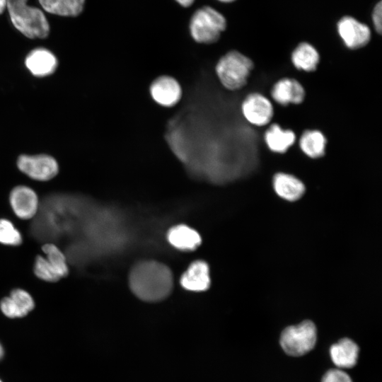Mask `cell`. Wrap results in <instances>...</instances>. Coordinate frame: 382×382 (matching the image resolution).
I'll return each instance as SVG.
<instances>
[{
  "label": "cell",
  "mask_w": 382,
  "mask_h": 382,
  "mask_svg": "<svg viewBox=\"0 0 382 382\" xmlns=\"http://www.w3.org/2000/svg\"><path fill=\"white\" fill-rule=\"evenodd\" d=\"M272 99L278 104L287 106L303 103L306 91L301 83L291 78H283L277 81L271 91Z\"/></svg>",
  "instance_id": "10"
},
{
  "label": "cell",
  "mask_w": 382,
  "mask_h": 382,
  "mask_svg": "<svg viewBox=\"0 0 382 382\" xmlns=\"http://www.w3.org/2000/svg\"><path fill=\"white\" fill-rule=\"evenodd\" d=\"M9 201L14 213L21 219H30L37 211V196L33 189L27 186L14 187L10 193Z\"/></svg>",
  "instance_id": "9"
},
{
  "label": "cell",
  "mask_w": 382,
  "mask_h": 382,
  "mask_svg": "<svg viewBox=\"0 0 382 382\" xmlns=\"http://www.w3.org/2000/svg\"><path fill=\"white\" fill-rule=\"evenodd\" d=\"M372 20L376 31L381 34L382 31V2L381 1L374 8Z\"/></svg>",
  "instance_id": "26"
},
{
  "label": "cell",
  "mask_w": 382,
  "mask_h": 382,
  "mask_svg": "<svg viewBox=\"0 0 382 382\" xmlns=\"http://www.w3.org/2000/svg\"><path fill=\"white\" fill-rule=\"evenodd\" d=\"M18 169L32 179L47 181L59 172L54 158L47 154L21 155L17 160Z\"/></svg>",
  "instance_id": "6"
},
{
  "label": "cell",
  "mask_w": 382,
  "mask_h": 382,
  "mask_svg": "<svg viewBox=\"0 0 382 382\" xmlns=\"http://www.w3.org/2000/svg\"><path fill=\"white\" fill-rule=\"evenodd\" d=\"M150 93L154 101L165 107L177 104L182 96L179 83L168 76H162L154 80L150 86Z\"/></svg>",
  "instance_id": "11"
},
{
  "label": "cell",
  "mask_w": 382,
  "mask_h": 382,
  "mask_svg": "<svg viewBox=\"0 0 382 382\" xmlns=\"http://www.w3.org/2000/svg\"><path fill=\"white\" fill-rule=\"evenodd\" d=\"M209 268L207 263L196 260L188 267L180 278L181 286L188 291H203L210 286Z\"/></svg>",
  "instance_id": "14"
},
{
  "label": "cell",
  "mask_w": 382,
  "mask_h": 382,
  "mask_svg": "<svg viewBox=\"0 0 382 382\" xmlns=\"http://www.w3.org/2000/svg\"><path fill=\"white\" fill-rule=\"evenodd\" d=\"M253 68L254 63L249 57L232 50L219 59L215 70L223 86L237 91L246 85Z\"/></svg>",
  "instance_id": "3"
},
{
  "label": "cell",
  "mask_w": 382,
  "mask_h": 382,
  "mask_svg": "<svg viewBox=\"0 0 382 382\" xmlns=\"http://www.w3.org/2000/svg\"><path fill=\"white\" fill-rule=\"evenodd\" d=\"M85 0H59V16L76 17L83 11Z\"/></svg>",
  "instance_id": "24"
},
{
  "label": "cell",
  "mask_w": 382,
  "mask_h": 382,
  "mask_svg": "<svg viewBox=\"0 0 382 382\" xmlns=\"http://www.w3.org/2000/svg\"><path fill=\"white\" fill-rule=\"evenodd\" d=\"M46 259L52 265L57 275L62 278L69 273L66 257L59 248L52 243H46L42 247Z\"/></svg>",
  "instance_id": "21"
},
{
  "label": "cell",
  "mask_w": 382,
  "mask_h": 382,
  "mask_svg": "<svg viewBox=\"0 0 382 382\" xmlns=\"http://www.w3.org/2000/svg\"><path fill=\"white\" fill-rule=\"evenodd\" d=\"M40 5L47 12L58 15L59 13V0H38Z\"/></svg>",
  "instance_id": "27"
},
{
  "label": "cell",
  "mask_w": 382,
  "mask_h": 382,
  "mask_svg": "<svg viewBox=\"0 0 382 382\" xmlns=\"http://www.w3.org/2000/svg\"><path fill=\"white\" fill-rule=\"evenodd\" d=\"M25 64L33 76L44 77L54 72L58 61L51 51L44 47H38L28 53Z\"/></svg>",
  "instance_id": "13"
},
{
  "label": "cell",
  "mask_w": 382,
  "mask_h": 382,
  "mask_svg": "<svg viewBox=\"0 0 382 382\" xmlns=\"http://www.w3.org/2000/svg\"><path fill=\"white\" fill-rule=\"evenodd\" d=\"M327 139L318 129H308L303 132L299 139L301 150L311 158H319L325 154Z\"/></svg>",
  "instance_id": "20"
},
{
  "label": "cell",
  "mask_w": 382,
  "mask_h": 382,
  "mask_svg": "<svg viewBox=\"0 0 382 382\" xmlns=\"http://www.w3.org/2000/svg\"><path fill=\"white\" fill-rule=\"evenodd\" d=\"M296 134L291 129H284L278 124H272L265 131V142L268 149L277 154H284L296 141Z\"/></svg>",
  "instance_id": "17"
},
{
  "label": "cell",
  "mask_w": 382,
  "mask_h": 382,
  "mask_svg": "<svg viewBox=\"0 0 382 382\" xmlns=\"http://www.w3.org/2000/svg\"><path fill=\"white\" fill-rule=\"evenodd\" d=\"M183 7H189L193 4L195 0H175Z\"/></svg>",
  "instance_id": "28"
},
{
  "label": "cell",
  "mask_w": 382,
  "mask_h": 382,
  "mask_svg": "<svg viewBox=\"0 0 382 382\" xmlns=\"http://www.w3.org/2000/svg\"><path fill=\"white\" fill-rule=\"evenodd\" d=\"M275 192L282 199L296 201L303 195L306 187L298 178L286 173H277L272 180Z\"/></svg>",
  "instance_id": "15"
},
{
  "label": "cell",
  "mask_w": 382,
  "mask_h": 382,
  "mask_svg": "<svg viewBox=\"0 0 382 382\" xmlns=\"http://www.w3.org/2000/svg\"><path fill=\"white\" fill-rule=\"evenodd\" d=\"M322 382H352L349 376L340 369H330L323 376Z\"/></svg>",
  "instance_id": "25"
},
{
  "label": "cell",
  "mask_w": 382,
  "mask_h": 382,
  "mask_svg": "<svg viewBox=\"0 0 382 382\" xmlns=\"http://www.w3.org/2000/svg\"><path fill=\"white\" fill-rule=\"evenodd\" d=\"M3 356H4V348L0 343V360L2 359Z\"/></svg>",
  "instance_id": "30"
},
{
  "label": "cell",
  "mask_w": 382,
  "mask_h": 382,
  "mask_svg": "<svg viewBox=\"0 0 382 382\" xmlns=\"http://www.w3.org/2000/svg\"><path fill=\"white\" fill-rule=\"evenodd\" d=\"M220 2H222V3H231V2H233L236 0H218Z\"/></svg>",
  "instance_id": "31"
},
{
  "label": "cell",
  "mask_w": 382,
  "mask_h": 382,
  "mask_svg": "<svg viewBox=\"0 0 382 382\" xmlns=\"http://www.w3.org/2000/svg\"><path fill=\"white\" fill-rule=\"evenodd\" d=\"M241 111L249 123L257 127L269 124L274 115L271 101L260 93L248 95L242 103Z\"/></svg>",
  "instance_id": "7"
},
{
  "label": "cell",
  "mask_w": 382,
  "mask_h": 382,
  "mask_svg": "<svg viewBox=\"0 0 382 382\" xmlns=\"http://www.w3.org/2000/svg\"><path fill=\"white\" fill-rule=\"evenodd\" d=\"M316 342V328L311 320L287 327L280 337V344L284 351L294 357L301 356L311 351Z\"/></svg>",
  "instance_id": "5"
},
{
  "label": "cell",
  "mask_w": 382,
  "mask_h": 382,
  "mask_svg": "<svg viewBox=\"0 0 382 382\" xmlns=\"http://www.w3.org/2000/svg\"><path fill=\"white\" fill-rule=\"evenodd\" d=\"M330 354L332 362L337 366L351 368L357 363L359 347L352 340L344 338L331 346Z\"/></svg>",
  "instance_id": "18"
},
{
  "label": "cell",
  "mask_w": 382,
  "mask_h": 382,
  "mask_svg": "<svg viewBox=\"0 0 382 382\" xmlns=\"http://www.w3.org/2000/svg\"><path fill=\"white\" fill-rule=\"evenodd\" d=\"M226 28V20L224 15L209 6L196 10L189 24L191 37L197 42L203 44L216 42Z\"/></svg>",
  "instance_id": "4"
},
{
  "label": "cell",
  "mask_w": 382,
  "mask_h": 382,
  "mask_svg": "<svg viewBox=\"0 0 382 382\" xmlns=\"http://www.w3.org/2000/svg\"><path fill=\"white\" fill-rule=\"evenodd\" d=\"M34 307L35 302L30 294L21 289H13L9 296L3 298L0 302L2 313L10 318L23 317Z\"/></svg>",
  "instance_id": "12"
},
{
  "label": "cell",
  "mask_w": 382,
  "mask_h": 382,
  "mask_svg": "<svg viewBox=\"0 0 382 382\" xmlns=\"http://www.w3.org/2000/svg\"><path fill=\"white\" fill-rule=\"evenodd\" d=\"M6 7V0H0V14H1Z\"/></svg>",
  "instance_id": "29"
},
{
  "label": "cell",
  "mask_w": 382,
  "mask_h": 382,
  "mask_svg": "<svg viewBox=\"0 0 382 382\" xmlns=\"http://www.w3.org/2000/svg\"><path fill=\"white\" fill-rule=\"evenodd\" d=\"M167 240L174 248L185 251L194 250L201 243L199 234L193 228L184 224L170 228L167 233Z\"/></svg>",
  "instance_id": "16"
},
{
  "label": "cell",
  "mask_w": 382,
  "mask_h": 382,
  "mask_svg": "<svg viewBox=\"0 0 382 382\" xmlns=\"http://www.w3.org/2000/svg\"><path fill=\"white\" fill-rule=\"evenodd\" d=\"M6 7L13 26L28 38H45L50 25L43 12L28 5V0H6Z\"/></svg>",
  "instance_id": "2"
},
{
  "label": "cell",
  "mask_w": 382,
  "mask_h": 382,
  "mask_svg": "<svg viewBox=\"0 0 382 382\" xmlns=\"http://www.w3.org/2000/svg\"><path fill=\"white\" fill-rule=\"evenodd\" d=\"M0 382H2V381L0 380Z\"/></svg>",
  "instance_id": "32"
},
{
  "label": "cell",
  "mask_w": 382,
  "mask_h": 382,
  "mask_svg": "<svg viewBox=\"0 0 382 382\" xmlns=\"http://www.w3.org/2000/svg\"><path fill=\"white\" fill-rule=\"evenodd\" d=\"M337 32L345 46L351 50L362 48L371 40V33L367 25L351 16H345L338 21Z\"/></svg>",
  "instance_id": "8"
},
{
  "label": "cell",
  "mask_w": 382,
  "mask_h": 382,
  "mask_svg": "<svg viewBox=\"0 0 382 382\" xmlns=\"http://www.w3.org/2000/svg\"><path fill=\"white\" fill-rule=\"evenodd\" d=\"M34 272L38 278L46 282H54L60 279L46 257L40 255L35 259Z\"/></svg>",
  "instance_id": "23"
},
{
  "label": "cell",
  "mask_w": 382,
  "mask_h": 382,
  "mask_svg": "<svg viewBox=\"0 0 382 382\" xmlns=\"http://www.w3.org/2000/svg\"><path fill=\"white\" fill-rule=\"evenodd\" d=\"M291 59L299 70L312 72L316 70L320 62L317 50L308 42H301L292 52Z\"/></svg>",
  "instance_id": "19"
},
{
  "label": "cell",
  "mask_w": 382,
  "mask_h": 382,
  "mask_svg": "<svg viewBox=\"0 0 382 382\" xmlns=\"http://www.w3.org/2000/svg\"><path fill=\"white\" fill-rule=\"evenodd\" d=\"M22 242L21 233L6 219H0V243L6 245H18Z\"/></svg>",
  "instance_id": "22"
},
{
  "label": "cell",
  "mask_w": 382,
  "mask_h": 382,
  "mask_svg": "<svg viewBox=\"0 0 382 382\" xmlns=\"http://www.w3.org/2000/svg\"><path fill=\"white\" fill-rule=\"evenodd\" d=\"M132 291L145 301H158L167 297L173 288V275L164 264L155 260L136 263L129 275Z\"/></svg>",
  "instance_id": "1"
}]
</instances>
